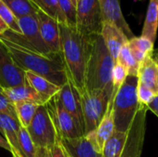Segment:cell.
<instances>
[{"instance_id": "cell-23", "label": "cell", "mask_w": 158, "mask_h": 157, "mask_svg": "<svg viewBox=\"0 0 158 157\" xmlns=\"http://www.w3.org/2000/svg\"><path fill=\"white\" fill-rule=\"evenodd\" d=\"M128 45L136 59V61L141 64L147 56H153L154 53V43L149 39L140 36L131 39L128 43Z\"/></svg>"}, {"instance_id": "cell-25", "label": "cell", "mask_w": 158, "mask_h": 157, "mask_svg": "<svg viewBox=\"0 0 158 157\" xmlns=\"http://www.w3.org/2000/svg\"><path fill=\"white\" fill-rule=\"evenodd\" d=\"M38 107V105L30 102H19L14 104L15 113L21 127L29 128Z\"/></svg>"}, {"instance_id": "cell-32", "label": "cell", "mask_w": 158, "mask_h": 157, "mask_svg": "<svg viewBox=\"0 0 158 157\" xmlns=\"http://www.w3.org/2000/svg\"><path fill=\"white\" fill-rule=\"evenodd\" d=\"M128 76L129 74L127 69L121 64L116 61L112 71V84L114 89V94L120 88V86L123 84Z\"/></svg>"}, {"instance_id": "cell-4", "label": "cell", "mask_w": 158, "mask_h": 157, "mask_svg": "<svg viewBox=\"0 0 158 157\" xmlns=\"http://www.w3.org/2000/svg\"><path fill=\"white\" fill-rule=\"evenodd\" d=\"M138 76L129 75L116 92L113 101L115 131L127 133L141 107L137 98Z\"/></svg>"}, {"instance_id": "cell-13", "label": "cell", "mask_w": 158, "mask_h": 157, "mask_svg": "<svg viewBox=\"0 0 158 157\" xmlns=\"http://www.w3.org/2000/svg\"><path fill=\"white\" fill-rule=\"evenodd\" d=\"M58 96L63 107L71 115L84 135V122L79 93L69 78L68 81L61 87Z\"/></svg>"}, {"instance_id": "cell-14", "label": "cell", "mask_w": 158, "mask_h": 157, "mask_svg": "<svg viewBox=\"0 0 158 157\" xmlns=\"http://www.w3.org/2000/svg\"><path fill=\"white\" fill-rule=\"evenodd\" d=\"M98 3L103 22H109L116 25L127 36L129 41L135 37L122 14L119 0H98Z\"/></svg>"}, {"instance_id": "cell-27", "label": "cell", "mask_w": 158, "mask_h": 157, "mask_svg": "<svg viewBox=\"0 0 158 157\" xmlns=\"http://www.w3.org/2000/svg\"><path fill=\"white\" fill-rule=\"evenodd\" d=\"M117 62L121 64L128 71V74L131 76H138V70L140 64L134 58L128 43L122 47L118 56Z\"/></svg>"}, {"instance_id": "cell-26", "label": "cell", "mask_w": 158, "mask_h": 157, "mask_svg": "<svg viewBox=\"0 0 158 157\" xmlns=\"http://www.w3.org/2000/svg\"><path fill=\"white\" fill-rule=\"evenodd\" d=\"M3 3L11 10L15 17L19 19L20 18L34 15L38 11V7L35 6L30 0H2Z\"/></svg>"}, {"instance_id": "cell-34", "label": "cell", "mask_w": 158, "mask_h": 157, "mask_svg": "<svg viewBox=\"0 0 158 157\" xmlns=\"http://www.w3.org/2000/svg\"><path fill=\"white\" fill-rule=\"evenodd\" d=\"M0 113L2 114H6L12 117H16L15 109L13 104L8 100L6 95L4 93L3 87L0 85Z\"/></svg>"}, {"instance_id": "cell-38", "label": "cell", "mask_w": 158, "mask_h": 157, "mask_svg": "<svg viewBox=\"0 0 158 157\" xmlns=\"http://www.w3.org/2000/svg\"><path fill=\"white\" fill-rule=\"evenodd\" d=\"M0 147L5 149V150H6V151H8L10 154H12V149H11L10 145L8 144L6 140L3 136H1V135H0Z\"/></svg>"}, {"instance_id": "cell-12", "label": "cell", "mask_w": 158, "mask_h": 157, "mask_svg": "<svg viewBox=\"0 0 158 157\" xmlns=\"http://www.w3.org/2000/svg\"><path fill=\"white\" fill-rule=\"evenodd\" d=\"M37 19L41 36L53 54H61L59 23L53 17L38 9Z\"/></svg>"}, {"instance_id": "cell-5", "label": "cell", "mask_w": 158, "mask_h": 157, "mask_svg": "<svg viewBox=\"0 0 158 157\" xmlns=\"http://www.w3.org/2000/svg\"><path fill=\"white\" fill-rule=\"evenodd\" d=\"M77 89V88H76ZM84 122V135L94 131L103 119L114 94L113 85L103 90H78Z\"/></svg>"}, {"instance_id": "cell-42", "label": "cell", "mask_w": 158, "mask_h": 157, "mask_svg": "<svg viewBox=\"0 0 158 157\" xmlns=\"http://www.w3.org/2000/svg\"><path fill=\"white\" fill-rule=\"evenodd\" d=\"M78 1H79V0H78Z\"/></svg>"}, {"instance_id": "cell-41", "label": "cell", "mask_w": 158, "mask_h": 157, "mask_svg": "<svg viewBox=\"0 0 158 157\" xmlns=\"http://www.w3.org/2000/svg\"><path fill=\"white\" fill-rule=\"evenodd\" d=\"M71 1H72L73 5H74L75 6H77V3H78V0H71Z\"/></svg>"}, {"instance_id": "cell-24", "label": "cell", "mask_w": 158, "mask_h": 157, "mask_svg": "<svg viewBox=\"0 0 158 157\" xmlns=\"http://www.w3.org/2000/svg\"><path fill=\"white\" fill-rule=\"evenodd\" d=\"M128 132L115 131L111 138L106 143L102 150V157H121L123 153Z\"/></svg>"}, {"instance_id": "cell-10", "label": "cell", "mask_w": 158, "mask_h": 157, "mask_svg": "<svg viewBox=\"0 0 158 157\" xmlns=\"http://www.w3.org/2000/svg\"><path fill=\"white\" fill-rule=\"evenodd\" d=\"M147 106L141 105L128 131L126 144L121 157H141L145 138Z\"/></svg>"}, {"instance_id": "cell-37", "label": "cell", "mask_w": 158, "mask_h": 157, "mask_svg": "<svg viewBox=\"0 0 158 157\" xmlns=\"http://www.w3.org/2000/svg\"><path fill=\"white\" fill-rule=\"evenodd\" d=\"M35 157H51L50 150H46V149H43V148H37Z\"/></svg>"}, {"instance_id": "cell-21", "label": "cell", "mask_w": 158, "mask_h": 157, "mask_svg": "<svg viewBox=\"0 0 158 157\" xmlns=\"http://www.w3.org/2000/svg\"><path fill=\"white\" fill-rule=\"evenodd\" d=\"M139 82L149 87L158 94V67L153 56H147L139 67Z\"/></svg>"}, {"instance_id": "cell-31", "label": "cell", "mask_w": 158, "mask_h": 157, "mask_svg": "<svg viewBox=\"0 0 158 157\" xmlns=\"http://www.w3.org/2000/svg\"><path fill=\"white\" fill-rule=\"evenodd\" d=\"M0 18L6 23L8 30H11L18 33H21L18 19L11 12V10L3 3L2 0H0Z\"/></svg>"}, {"instance_id": "cell-22", "label": "cell", "mask_w": 158, "mask_h": 157, "mask_svg": "<svg viewBox=\"0 0 158 157\" xmlns=\"http://www.w3.org/2000/svg\"><path fill=\"white\" fill-rule=\"evenodd\" d=\"M158 29V0H150L142 31V36L155 43Z\"/></svg>"}, {"instance_id": "cell-30", "label": "cell", "mask_w": 158, "mask_h": 157, "mask_svg": "<svg viewBox=\"0 0 158 157\" xmlns=\"http://www.w3.org/2000/svg\"><path fill=\"white\" fill-rule=\"evenodd\" d=\"M57 6L67 25L76 27V6L71 0H56Z\"/></svg>"}, {"instance_id": "cell-17", "label": "cell", "mask_w": 158, "mask_h": 157, "mask_svg": "<svg viewBox=\"0 0 158 157\" xmlns=\"http://www.w3.org/2000/svg\"><path fill=\"white\" fill-rule=\"evenodd\" d=\"M20 124L16 117L0 113V132L12 149L13 157H23L19 144V130Z\"/></svg>"}, {"instance_id": "cell-28", "label": "cell", "mask_w": 158, "mask_h": 157, "mask_svg": "<svg viewBox=\"0 0 158 157\" xmlns=\"http://www.w3.org/2000/svg\"><path fill=\"white\" fill-rule=\"evenodd\" d=\"M38 9L42 10L43 12L48 14L49 16L56 19L58 23L66 24L63 16L61 15L59 8L57 6L56 0H30ZM67 25V24H66Z\"/></svg>"}, {"instance_id": "cell-11", "label": "cell", "mask_w": 158, "mask_h": 157, "mask_svg": "<svg viewBox=\"0 0 158 157\" xmlns=\"http://www.w3.org/2000/svg\"><path fill=\"white\" fill-rule=\"evenodd\" d=\"M25 71L14 61L6 47L0 41V85L10 88L25 84Z\"/></svg>"}, {"instance_id": "cell-7", "label": "cell", "mask_w": 158, "mask_h": 157, "mask_svg": "<svg viewBox=\"0 0 158 157\" xmlns=\"http://www.w3.org/2000/svg\"><path fill=\"white\" fill-rule=\"evenodd\" d=\"M27 130L36 148L51 150L57 140V134L46 105H39Z\"/></svg>"}, {"instance_id": "cell-35", "label": "cell", "mask_w": 158, "mask_h": 157, "mask_svg": "<svg viewBox=\"0 0 158 157\" xmlns=\"http://www.w3.org/2000/svg\"><path fill=\"white\" fill-rule=\"evenodd\" d=\"M50 153H51V157H68V155L65 151V148L62 145L58 137H57L56 143L51 148Z\"/></svg>"}, {"instance_id": "cell-9", "label": "cell", "mask_w": 158, "mask_h": 157, "mask_svg": "<svg viewBox=\"0 0 158 157\" xmlns=\"http://www.w3.org/2000/svg\"><path fill=\"white\" fill-rule=\"evenodd\" d=\"M46 107L58 138L71 140L84 136L74 118L63 107L58 93L53 96L47 102Z\"/></svg>"}, {"instance_id": "cell-39", "label": "cell", "mask_w": 158, "mask_h": 157, "mask_svg": "<svg viewBox=\"0 0 158 157\" xmlns=\"http://www.w3.org/2000/svg\"><path fill=\"white\" fill-rule=\"evenodd\" d=\"M8 30V28H7V26L6 25V23L2 20V19L0 18V35L1 34H3L6 31H7Z\"/></svg>"}, {"instance_id": "cell-18", "label": "cell", "mask_w": 158, "mask_h": 157, "mask_svg": "<svg viewBox=\"0 0 158 157\" xmlns=\"http://www.w3.org/2000/svg\"><path fill=\"white\" fill-rule=\"evenodd\" d=\"M114 96L111 97L107 110L101 120L99 126L94 130V141H95V146L97 150L102 154V150L104 148V145L111 138V136L115 132V124H114V114H113V101Z\"/></svg>"}, {"instance_id": "cell-20", "label": "cell", "mask_w": 158, "mask_h": 157, "mask_svg": "<svg viewBox=\"0 0 158 157\" xmlns=\"http://www.w3.org/2000/svg\"><path fill=\"white\" fill-rule=\"evenodd\" d=\"M25 79L27 83L47 102L57 94L61 89V87L54 84L44 77L31 71H25Z\"/></svg>"}, {"instance_id": "cell-33", "label": "cell", "mask_w": 158, "mask_h": 157, "mask_svg": "<svg viewBox=\"0 0 158 157\" xmlns=\"http://www.w3.org/2000/svg\"><path fill=\"white\" fill-rule=\"evenodd\" d=\"M156 95H157V93L156 92H154L152 89H150L149 87H147L140 82L138 83L137 98H138V102L141 105L147 106Z\"/></svg>"}, {"instance_id": "cell-6", "label": "cell", "mask_w": 158, "mask_h": 157, "mask_svg": "<svg viewBox=\"0 0 158 157\" xmlns=\"http://www.w3.org/2000/svg\"><path fill=\"white\" fill-rule=\"evenodd\" d=\"M36 14L26 16L18 19L21 33L7 30L0 35V38L6 39L9 42L29 48L31 50H34L40 54L51 56L53 55V53L50 51L41 36Z\"/></svg>"}, {"instance_id": "cell-8", "label": "cell", "mask_w": 158, "mask_h": 157, "mask_svg": "<svg viewBox=\"0 0 158 157\" xmlns=\"http://www.w3.org/2000/svg\"><path fill=\"white\" fill-rule=\"evenodd\" d=\"M103 25L98 0H79L76 6V29L86 36L101 34Z\"/></svg>"}, {"instance_id": "cell-15", "label": "cell", "mask_w": 158, "mask_h": 157, "mask_svg": "<svg viewBox=\"0 0 158 157\" xmlns=\"http://www.w3.org/2000/svg\"><path fill=\"white\" fill-rule=\"evenodd\" d=\"M101 36L110 55L117 61L120 50L129 43V39L116 25L109 22H103Z\"/></svg>"}, {"instance_id": "cell-19", "label": "cell", "mask_w": 158, "mask_h": 157, "mask_svg": "<svg viewBox=\"0 0 158 157\" xmlns=\"http://www.w3.org/2000/svg\"><path fill=\"white\" fill-rule=\"evenodd\" d=\"M3 90L13 105L19 102H30L38 105H44L47 104V101L38 93H36L27 82L25 84L15 87L3 88Z\"/></svg>"}, {"instance_id": "cell-40", "label": "cell", "mask_w": 158, "mask_h": 157, "mask_svg": "<svg viewBox=\"0 0 158 157\" xmlns=\"http://www.w3.org/2000/svg\"><path fill=\"white\" fill-rule=\"evenodd\" d=\"M153 58H154L155 61L156 62L158 67V49L157 50H156V51H154V53H153Z\"/></svg>"}, {"instance_id": "cell-36", "label": "cell", "mask_w": 158, "mask_h": 157, "mask_svg": "<svg viewBox=\"0 0 158 157\" xmlns=\"http://www.w3.org/2000/svg\"><path fill=\"white\" fill-rule=\"evenodd\" d=\"M148 110L152 111L158 118V94L152 100V102L147 105Z\"/></svg>"}, {"instance_id": "cell-3", "label": "cell", "mask_w": 158, "mask_h": 157, "mask_svg": "<svg viewBox=\"0 0 158 157\" xmlns=\"http://www.w3.org/2000/svg\"><path fill=\"white\" fill-rule=\"evenodd\" d=\"M115 63L101 34L95 35L86 66L85 89L94 91L112 86V71Z\"/></svg>"}, {"instance_id": "cell-2", "label": "cell", "mask_w": 158, "mask_h": 157, "mask_svg": "<svg viewBox=\"0 0 158 157\" xmlns=\"http://www.w3.org/2000/svg\"><path fill=\"white\" fill-rule=\"evenodd\" d=\"M0 41L6 47L16 64L24 71L41 75L59 87L68 81L67 68L62 54L45 56L3 38H0Z\"/></svg>"}, {"instance_id": "cell-16", "label": "cell", "mask_w": 158, "mask_h": 157, "mask_svg": "<svg viewBox=\"0 0 158 157\" xmlns=\"http://www.w3.org/2000/svg\"><path fill=\"white\" fill-rule=\"evenodd\" d=\"M59 140L68 157H102V154L86 136L71 140L59 138Z\"/></svg>"}, {"instance_id": "cell-29", "label": "cell", "mask_w": 158, "mask_h": 157, "mask_svg": "<svg viewBox=\"0 0 158 157\" xmlns=\"http://www.w3.org/2000/svg\"><path fill=\"white\" fill-rule=\"evenodd\" d=\"M19 144L23 157H35L36 147L26 128L20 126L19 130Z\"/></svg>"}, {"instance_id": "cell-1", "label": "cell", "mask_w": 158, "mask_h": 157, "mask_svg": "<svg viewBox=\"0 0 158 157\" xmlns=\"http://www.w3.org/2000/svg\"><path fill=\"white\" fill-rule=\"evenodd\" d=\"M61 54L68 78L78 90L85 88V71L94 36L81 33L76 27L59 23Z\"/></svg>"}]
</instances>
